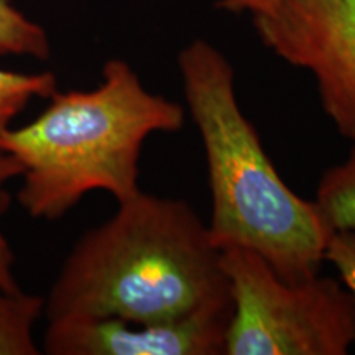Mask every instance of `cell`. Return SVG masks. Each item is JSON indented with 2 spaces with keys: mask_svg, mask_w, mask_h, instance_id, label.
Masks as SVG:
<instances>
[{
  "mask_svg": "<svg viewBox=\"0 0 355 355\" xmlns=\"http://www.w3.org/2000/svg\"><path fill=\"white\" fill-rule=\"evenodd\" d=\"M230 298L220 250L189 202L139 191L87 230L44 304L48 321L158 322Z\"/></svg>",
  "mask_w": 355,
  "mask_h": 355,
  "instance_id": "6da1fadb",
  "label": "cell"
},
{
  "mask_svg": "<svg viewBox=\"0 0 355 355\" xmlns=\"http://www.w3.org/2000/svg\"><path fill=\"white\" fill-rule=\"evenodd\" d=\"M186 112L206 155L209 237L219 250L247 248L286 282L321 273L331 229L316 202L285 183L235 92L229 58L206 40L178 55Z\"/></svg>",
  "mask_w": 355,
  "mask_h": 355,
  "instance_id": "7a4b0ae2",
  "label": "cell"
},
{
  "mask_svg": "<svg viewBox=\"0 0 355 355\" xmlns=\"http://www.w3.org/2000/svg\"><path fill=\"white\" fill-rule=\"evenodd\" d=\"M186 109L148 91L127 61L112 58L91 91H56L35 121L0 133L21 166L19 202L33 219L56 220L89 193L122 202L140 191V155L153 133L181 130Z\"/></svg>",
  "mask_w": 355,
  "mask_h": 355,
  "instance_id": "3957f363",
  "label": "cell"
},
{
  "mask_svg": "<svg viewBox=\"0 0 355 355\" xmlns=\"http://www.w3.org/2000/svg\"><path fill=\"white\" fill-rule=\"evenodd\" d=\"M232 318L225 355H345L355 344V303L339 278L291 283L247 248H225Z\"/></svg>",
  "mask_w": 355,
  "mask_h": 355,
  "instance_id": "277c9868",
  "label": "cell"
},
{
  "mask_svg": "<svg viewBox=\"0 0 355 355\" xmlns=\"http://www.w3.org/2000/svg\"><path fill=\"white\" fill-rule=\"evenodd\" d=\"M252 20L265 48L314 78L324 114L355 144V0H278Z\"/></svg>",
  "mask_w": 355,
  "mask_h": 355,
  "instance_id": "5b68a950",
  "label": "cell"
},
{
  "mask_svg": "<svg viewBox=\"0 0 355 355\" xmlns=\"http://www.w3.org/2000/svg\"><path fill=\"white\" fill-rule=\"evenodd\" d=\"M230 318L232 301L225 298L158 322L58 319L48 321L43 349L50 355H220Z\"/></svg>",
  "mask_w": 355,
  "mask_h": 355,
  "instance_id": "8992f818",
  "label": "cell"
},
{
  "mask_svg": "<svg viewBox=\"0 0 355 355\" xmlns=\"http://www.w3.org/2000/svg\"><path fill=\"white\" fill-rule=\"evenodd\" d=\"M316 202L331 232H355V144L343 162L321 175Z\"/></svg>",
  "mask_w": 355,
  "mask_h": 355,
  "instance_id": "52a82bcc",
  "label": "cell"
},
{
  "mask_svg": "<svg viewBox=\"0 0 355 355\" xmlns=\"http://www.w3.org/2000/svg\"><path fill=\"white\" fill-rule=\"evenodd\" d=\"M46 300L0 286V355H38L33 326Z\"/></svg>",
  "mask_w": 355,
  "mask_h": 355,
  "instance_id": "ba28073f",
  "label": "cell"
},
{
  "mask_svg": "<svg viewBox=\"0 0 355 355\" xmlns=\"http://www.w3.org/2000/svg\"><path fill=\"white\" fill-rule=\"evenodd\" d=\"M56 91L58 79L50 71L26 74L0 68V133L12 127L33 99H50Z\"/></svg>",
  "mask_w": 355,
  "mask_h": 355,
  "instance_id": "9c48e42d",
  "label": "cell"
},
{
  "mask_svg": "<svg viewBox=\"0 0 355 355\" xmlns=\"http://www.w3.org/2000/svg\"><path fill=\"white\" fill-rule=\"evenodd\" d=\"M48 60L51 44L46 30L20 12L12 0H0V56Z\"/></svg>",
  "mask_w": 355,
  "mask_h": 355,
  "instance_id": "30bf717a",
  "label": "cell"
},
{
  "mask_svg": "<svg viewBox=\"0 0 355 355\" xmlns=\"http://www.w3.org/2000/svg\"><path fill=\"white\" fill-rule=\"evenodd\" d=\"M21 176V166L12 155L0 148V216H3L10 207V193L7 186L12 180ZM13 265H15V255L6 235L0 230V286L6 290H19L17 278L13 275Z\"/></svg>",
  "mask_w": 355,
  "mask_h": 355,
  "instance_id": "8fae6325",
  "label": "cell"
},
{
  "mask_svg": "<svg viewBox=\"0 0 355 355\" xmlns=\"http://www.w3.org/2000/svg\"><path fill=\"white\" fill-rule=\"evenodd\" d=\"M326 261L334 266L355 303V232L332 234L326 248Z\"/></svg>",
  "mask_w": 355,
  "mask_h": 355,
  "instance_id": "7c38bea8",
  "label": "cell"
},
{
  "mask_svg": "<svg viewBox=\"0 0 355 355\" xmlns=\"http://www.w3.org/2000/svg\"><path fill=\"white\" fill-rule=\"evenodd\" d=\"M278 0H216V6L230 13H255L273 7Z\"/></svg>",
  "mask_w": 355,
  "mask_h": 355,
  "instance_id": "4fadbf2b",
  "label": "cell"
}]
</instances>
